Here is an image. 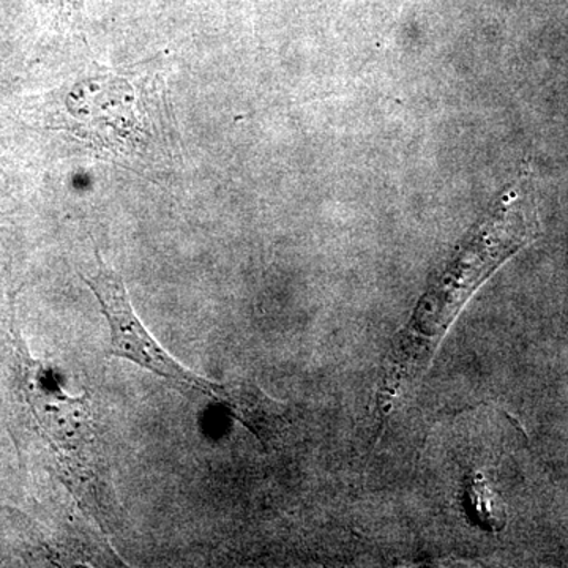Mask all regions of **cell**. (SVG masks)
<instances>
[{"mask_svg": "<svg viewBox=\"0 0 568 568\" xmlns=\"http://www.w3.org/2000/svg\"><path fill=\"white\" fill-rule=\"evenodd\" d=\"M529 181L519 179L466 235L437 272L388 354L377 394L381 418L425 375L437 347L467 301L500 265L536 241L538 222Z\"/></svg>", "mask_w": 568, "mask_h": 568, "instance_id": "obj_1", "label": "cell"}, {"mask_svg": "<svg viewBox=\"0 0 568 568\" xmlns=\"http://www.w3.org/2000/svg\"><path fill=\"white\" fill-rule=\"evenodd\" d=\"M11 335H13L14 369L17 381L20 384V394L26 403L31 406L33 417L39 422L41 429L47 435L48 443L55 452L63 473L67 476L78 478L84 476L88 484L89 447L95 440L91 414L85 396L71 398L55 384L54 375L43 362L36 361L26 349L20 331L17 328V320H11Z\"/></svg>", "mask_w": 568, "mask_h": 568, "instance_id": "obj_2", "label": "cell"}, {"mask_svg": "<svg viewBox=\"0 0 568 568\" xmlns=\"http://www.w3.org/2000/svg\"><path fill=\"white\" fill-rule=\"evenodd\" d=\"M97 267H99L97 274L84 276V282L102 305L103 315L110 324L112 357L125 358L164 379L178 383L179 386L193 388L215 398L220 384L197 376L192 369H186L153 338L151 332L134 313L132 298L122 276L104 263L99 250H97Z\"/></svg>", "mask_w": 568, "mask_h": 568, "instance_id": "obj_3", "label": "cell"}, {"mask_svg": "<svg viewBox=\"0 0 568 568\" xmlns=\"http://www.w3.org/2000/svg\"><path fill=\"white\" fill-rule=\"evenodd\" d=\"M213 399L245 425L264 446L274 443L290 420V409L250 381L220 384Z\"/></svg>", "mask_w": 568, "mask_h": 568, "instance_id": "obj_4", "label": "cell"}, {"mask_svg": "<svg viewBox=\"0 0 568 568\" xmlns=\"http://www.w3.org/2000/svg\"><path fill=\"white\" fill-rule=\"evenodd\" d=\"M465 491L467 510L481 528L491 532L504 529L507 523L506 508L484 474H469L466 478Z\"/></svg>", "mask_w": 568, "mask_h": 568, "instance_id": "obj_5", "label": "cell"}, {"mask_svg": "<svg viewBox=\"0 0 568 568\" xmlns=\"http://www.w3.org/2000/svg\"><path fill=\"white\" fill-rule=\"evenodd\" d=\"M50 2L59 13L67 17H81L85 13V0H50Z\"/></svg>", "mask_w": 568, "mask_h": 568, "instance_id": "obj_6", "label": "cell"}]
</instances>
